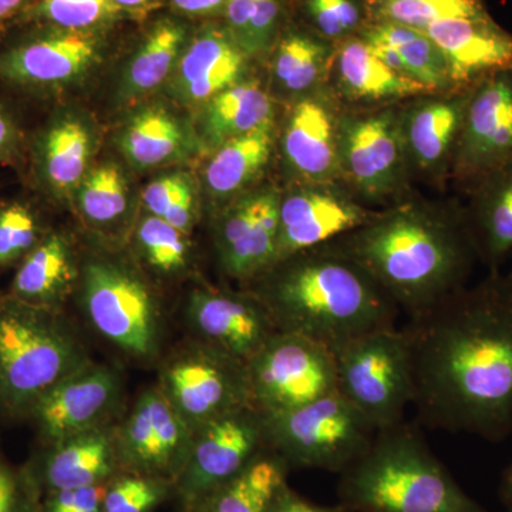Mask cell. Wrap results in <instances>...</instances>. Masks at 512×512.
<instances>
[{
  "label": "cell",
  "mask_w": 512,
  "mask_h": 512,
  "mask_svg": "<svg viewBox=\"0 0 512 512\" xmlns=\"http://www.w3.org/2000/svg\"><path fill=\"white\" fill-rule=\"evenodd\" d=\"M404 332L420 423L490 441L512 433V279L494 272Z\"/></svg>",
  "instance_id": "obj_1"
},
{
  "label": "cell",
  "mask_w": 512,
  "mask_h": 512,
  "mask_svg": "<svg viewBox=\"0 0 512 512\" xmlns=\"http://www.w3.org/2000/svg\"><path fill=\"white\" fill-rule=\"evenodd\" d=\"M373 276L410 319L466 288L478 258L466 215L406 202L330 242Z\"/></svg>",
  "instance_id": "obj_2"
},
{
  "label": "cell",
  "mask_w": 512,
  "mask_h": 512,
  "mask_svg": "<svg viewBox=\"0 0 512 512\" xmlns=\"http://www.w3.org/2000/svg\"><path fill=\"white\" fill-rule=\"evenodd\" d=\"M249 284L278 332L305 336L333 353L366 333L396 326V303L332 244L279 259Z\"/></svg>",
  "instance_id": "obj_3"
},
{
  "label": "cell",
  "mask_w": 512,
  "mask_h": 512,
  "mask_svg": "<svg viewBox=\"0 0 512 512\" xmlns=\"http://www.w3.org/2000/svg\"><path fill=\"white\" fill-rule=\"evenodd\" d=\"M338 495L349 512H487L404 420L377 431L365 453L340 473Z\"/></svg>",
  "instance_id": "obj_4"
},
{
  "label": "cell",
  "mask_w": 512,
  "mask_h": 512,
  "mask_svg": "<svg viewBox=\"0 0 512 512\" xmlns=\"http://www.w3.org/2000/svg\"><path fill=\"white\" fill-rule=\"evenodd\" d=\"M93 360L62 313L3 296L0 301V410L28 419L57 384Z\"/></svg>",
  "instance_id": "obj_5"
},
{
  "label": "cell",
  "mask_w": 512,
  "mask_h": 512,
  "mask_svg": "<svg viewBox=\"0 0 512 512\" xmlns=\"http://www.w3.org/2000/svg\"><path fill=\"white\" fill-rule=\"evenodd\" d=\"M379 431L339 392L291 412L264 414L265 447L298 470L343 473Z\"/></svg>",
  "instance_id": "obj_6"
},
{
  "label": "cell",
  "mask_w": 512,
  "mask_h": 512,
  "mask_svg": "<svg viewBox=\"0 0 512 512\" xmlns=\"http://www.w3.org/2000/svg\"><path fill=\"white\" fill-rule=\"evenodd\" d=\"M83 308L93 329L134 360L156 359L163 338L160 305L133 268L109 258L83 268Z\"/></svg>",
  "instance_id": "obj_7"
},
{
  "label": "cell",
  "mask_w": 512,
  "mask_h": 512,
  "mask_svg": "<svg viewBox=\"0 0 512 512\" xmlns=\"http://www.w3.org/2000/svg\"><path fill=\"white\" fill-rule=\"evenodd\" d=\"M338 392L377 429L402 423L414 399L412 359L404 329L375 330L335 352Z\"/></svg>",
  "instance_id": "obj_8"
},
{
  "label": "cell",
  "mask_w": 512,
  "mask_h": 512,
  "mask_svg": "<svg viewBox=\"0 0 512 512\" xmlns=\"http://www.w3.org/2000/svg\"><path fill=\"white\" fill-rule=\"evenodd\" d=\"M158 387L192 433L252 404L247 363L197 339L164 360Z\"/></svg>",
  "instance_id": "obj_9"
},
{
  "label": "cell",
  "mask_w": 512,
  "mask_h": 512,
  "mask_svg": "<svg viewBox=\"0 0 512 512\" xmlns=\"http://www.w3.org/2000/svg\"><path fill=\"white\" fill-rule=\"evenodd\" d=\"M247 369L252 404L262 414L291 412L338 392L335 353L296 333L276 332Z\"/></svg>",
  "instance_id": "obj_10"
},
{
  "label": "cell",
  "mask_w": 512,
  "mask_h": 512,
  "mask_svg": "<svg viewBox=\"0 0 512 512\" xmlns=\"http://www.w3.org/2000/svg\"><path fill=\"white\" fill-rule=\"evenodd\" d=\"M265 448L264 414L252 404L195 430L187 464L175 483L184 511L204 503Z\"/></svg>",
  "instance_id": "obj_11"
},
{
  "label": "cell",
  "mask_w": 512,
  "mask_h": 512,
  "mask_svg": "<svg viewBox=\"0 0 512 512\" xmlns=\"http://www.w3.org/2000/svg\"><path fill=\"white\" fill-rule=\"evenodd\" d=\"M407 161L396 111L340 116V177L365 200L383 201L396 194L402 187Z\"/></svg>",
  "instance_id": "obj_12"
},
{
  "label": "cell",
  "mask_w": 512,
  "mask_h": 512,
  "mask_svg": "<svg viewBox=\"0 0 512 512\" xmlns=\"http://www.w3.org/2000/svg\"><path fill=\"white\" fill-rule=\"evenodd\" d=\"M190 427L175 412L160 387L144 390L117 426V450L123 471L177 483L192 446Z\"/></svg>",
  "instance_id": "obj_13"
},
{
  "label": "cell",
  "mask_w": 512,
  "mask_h": 512,
  "mask_svg": "<svg viewBox=\"0 0 512 512\" xmlns=\"http://www.w3.org/2000/svg\"><path fill=\"white\" fill-rule=\"evenodd\" d=\"M511 161L512 69L488 74L470 87L454 173L478 183Z\"/></svg>",
  "instance_id": "obj_14"
},
{
  "label": "cell",
  "mask_w": 512,
  "mask_h": 512,
  "mask_svg": "<svg viewBox=\"0 0 512 512\" xmlns=\"http://www.w3.org/2000/svg\"><path fill=\"white\" fill-rule=\"evenodd\" d=\"M123 393L120 373L92 362L42 397L28 419L35 424L42 446H49L113 424Z\"/></svg>",
  "instance_id": "obj_15"
},
{
  "label": "cell",
  "mask_w": 512,
  "mask_h": 512,
  "mask_svg": "<svg viewBox=\"0 0 512 512\" xmlns=\"http://www.w3.org/2000/svg\"><path fill=\"white\" fill-rule=\"evenodd\" d=\"M275 188L235 198L215 225V249L229 278L252 282L276 262L279 204Z\"/></svg>",
  "instance_id": "obj_16"
},
{
  "label": "cell",
  "mask_w": 512,
  "mask_h": 512,
  "mask_svg": "<svg viewBox=\"0 0 512 512\" xmlns=\"http://www.w3.org/2000/svg\"><path fill=\"white\" fill-rule=\"evenodd\" d=\"M185 319L194 339L244 363L278 332L265 306L249 291L194 289Z\"/></svg>",
  "instance_id": "obj_17"
},
{
  "label": "cell",
  "mask_w": 512,
  "mask_h": 512,
  "mask_svg": "<svg viewBox=\"0 0 512 512\" xmlns=\"http://www.w3.org/2000/svg\"><path fill=\"white\" fill-rule=\"evenodd\" d=\"M373 215L332 183L299 185L281 197L276 261L345 237Z\"/></svg>",
  "instance_id": "obj_18"
},
{
  "label": "cell",
  "mask_w": 512,
  "mask_h": 512,
  "mask_svg": "<svg viewBox=\"0 0 512 512\" xmlns=\"http://www.w3.org/2000/svg\"><path fill=\"white\" fill-rule=\"evenodd\" d=\"M99 60L96 36L46 28L0 53V79L43 92L82 79Z\"/></svg>",
  "instance_id": "obj_19"
},
{
  "label": "cell",
  "mask_w": 512,
  "mask_h": 512,
  "mask_svg": "<svg viewBox=\"0 0 512 512\" xmlns=\"http://www.w3.org/2000/svg\"><path fill=\"white\" fill-rule=\"evenodd\" d=\"M116 431L117 426L107 424L42 446L25 466L43 495L110 483L123 471Z\"/></svg>",
  "instance_id": "obj_20"
},
{
  "label": "cell",
  "mask_w": 512,
  "mask_h": 512,
  "mask_svg": "<svg viewBox=\"0 0 512 512\" xmlns=\"http://www.w3.org/2000/svg\"><path fill=\"white\" fill-rule=\"evenodd\" d=\"M339 120L333 101L322 89L293 103L282 134V151L303 184H330L340 177Z\"/></svg>",
  "instance_id": "obj_21"
},
{
  "label": "cell",
  "mask_w": 512,
  "mask_h": 512,
  "mask_svg": "<svg viewBox=\"0 0 512 512\" xmlns=\"http://www.w3.org/2000/svg\"><path fill=\"white\" fill-rule=\"evenodd\" d=\"M424 33L446 56L457 90L470 89L488 74L512 69V36L488 13L441 20Z\"/></svg>",
  "instance_id": "obj_22"
},
{
  "label": "cell",
  "mask_w": 512,
  "mask_h": 512,
  "mask_svg": "<svg viewBox=\"0 0 512 512\" xmlns=\"http://www.w3.org/2000/svg\"><path fill=\"white\" fill-rule=\"evenodd\" d=\"M248 60L227 26H204L188 40L177 64L173 82L175 96L184 103H208L245 80Z\"/></svg>",
  "instance_id": "obj_23"
},
{
  "label": "cell",
  "mask_w": 512,
  "mask_h": 512,
  "mask_svg": "<svg viewBox=\"0 0 512 512\" xmlns=\"http://www.w3.org/2000/svg\"><path fill=\"white\" fill-rule=\"evenodd\" d=\"M470 89L421 96L402 116L407 160L424 171H439L453 160Z\"/></svg>",
  "instance_id": "obj_24"
},
{
  "label": "cell",
  "mask_w": 512,
  "mask_h": 512,
  "mask_svg": "<svg viewBox=\"0 0 512 512\" xmlns=\"http://www.w3.org/2000/svg\"><path fill=\"white\" fill-rule=\"evenodd\" d=\"M93 134L84 121L62 114L37 137L35 168L40 184L55 198L72 197L89 173Z\"/></svg>",
  "instance_id": "obj_25"
},
{
  "label": "cell",
  "mask_w": 512,
  "mask_h": 512,
  "mask_svg": "<svg viewBox=\"0 0 512 512\" xmlns=\"http://www.w3.org/2000/svg\"><path fill=\"white\" fill-rule=\"evenodd\" d=\"M76 276L72 244L60 232L49 231L20 262L9 296L36 308L60 312L73 291Z\"/></svg>",
  "instance_id": "obj_26"
},
{
  "label": "cell",
  "mask_w": 512,
  "mask_h": 512,
  "mask_svg": "<svg viewBox=\"0 0 512 512\" xmlns=\"http://www.w3.org/2000/svg\"><path fill=\"white\" fill-rule=\"evenodd\" d=\"M336 86L352 101H382L424 96L431 93L423 84L400 76L375 55L360 37H349L333 53Z\"/></svg>",
  "instance_id": "obj_27"
},
{
  "label": "cell",
  "mask_w": 512,
  "mask_h": 512,
  "mask_svg": "<svg viewBox=\"0 0 512 512\" xmlns=\"http://www.w3.org/2000/svg\"><path fill=\"white\" fill-rule=\"evenodd\" d=\"M274 119V100L264 86L255 80H242L204 104L198 130L205 146L217 150L232 138Z\"/></svg>",
  "instance_id": "obj_28"
},
{
  "label": "cell",
  "mask_w": 512,
  "mask_h": 512,
  "mask_svg": "<svg viewBox=\"0 0 512 512\" xmlns=\"http://www.w3.org/2000/svg\"><path fill=\"white\" fill-rule=\"evenodd\" d=\"M467 215L478 258L497 268L512 251V161L478 181Z\"/></svg>",
  "instance_id": "obj_29"
},
{
  "label": "cell",
  "mask_w": 512,
  "mask_h": 512,
  "mask_svg": "<svg viewBox=\"0 0 512 512\" xmlns=\"http://www.w3.org/2000/svg\"><path fill=\"white\" fill-rule=\"evenodd\" d=\"M274 136L275 121H271L215 150L205 168V185L214 200L238 198V192L254 183L271 158Z\"/></svg>",
  "instance_id": "obj_30"
},
{
  "label": "cell",
  "mask_w": 512,
  "mask_h": 512,
  "mask_svg": "<svg viewBox=\"0 0 512 512\" xmlns=\"http://www.w3.org/2000/svg\"><path fill=\"white\" fill-rule=\"evenodd\" d=\"M187 43L188 32L183 23L170 18L154 23L127 64L120 87L123 99H140L167 82Z\"/></svg>",
  "instance_id": "obj_31"
},
{
  "label": "cell",
  "mask_w": 512,
  "mask_h": 512,
  "mask_svg": "<svg viewBox=\"0 0 512 512\" xmlns=\"http://www.w3.org/2000/svg\"><path fill=\"white\" fill-rule=\"evenodd\" d=\"M120 147L134 167L154 168L183 160L191 140L174 114L163 107H148L128 121Z\"/></svg>",
  "instance_id": "obj_32"
},
{
  "label": "cell",
  "mask_w": 512,
  "mask_h": 512,
  "mask_svg": "<svg viewBox=\"0 0 512 512\" xmlns=\"http://www.w3.org/2000/svg\"><path fill=\"white\" fill-rule=\"evenodd\" d=\"M335 50L323 37L291 30L281 37L272 56V79L286 96L301 99L318 92L328 79Z\"/></svg>",
  "instance_id": "obj_33"
},
{
  "label": "cell",
  "mask_w": 512,
  "mask_h": 512,
  "mask_svg": "<svg viewBox=\"0 0 512 512\" xmlns=\"http://www.w3.org/2000/svg\"><path fill=\"white\" fill-rule=\"evenodd\" d=\"M289 471L281 457L265 448L241 473L195 508L204 512H268L276 493L288 483Z\"/></svg>",
  "instance_id": "obj_34"
},
{
  "label": "cell",
  "mask_w": 512,
  "mask_h": 512,
  "mask_svg": "<svg viewBox=\"0 0 512 512\" xmlns=\"http://www.w3.org/2000/svg\"><path fill=\"white\" fill-rule=\"evenodd\" d=\"M77 191L80 214L90 227L107 231L126 217L127 178L116 164L99 165L89 171Z\"/></svg>",
  "instance_id": "obj_35"
},
{
  "label": "cell",
  "mask_w": 512,
  "mask_h": 512,
  "mask_svg": "<svg viewBox=\"0 0 512 512\" xmlns=\"http://www.w3.org/2000/svg\"><path fill=\"white\" fill-rule=\"evenodd\" d=\"M366 9L375 23H394L420 32L441 20L487 13L480 0H367Z\"/></svg>",
  "instance_id": "obj_36"
},
{
  "label": "cell",
  "mask_w": 512,
  "mask_h": 512,
  "mask_svg": "<svg viewBox=\"0 0 512 512\" xmlns=\"http://www.w3.org/2000/svg\"><path fill=\"white\" fill-rule=\"evenodd\" d=\"M281 13L282 0H227L225 26L249 59L261 57L274 45Z\"/></svg>",
  "instance_id": "obj_37"
},
{
  "label": "cell",
  "mask_w": 512,
  "mask_h": 512,
  "mask_svg": "<svg viewBox=\"0 0 512 512\" xmlns=\"http://www.w3.org/2000/svg\"><path fill=\"white\" fill-rule=\"evenodd\" d=\"M136 242L144 261L157 274L174 276L187 268L191 251L188 235L167 221L148 214L138 224Z\"/></svg>",
  "instance_id": "obj_38"
},
{
  "label": "cell",
  "mask_w": 512,
  "mask_h": 512,
  "mask_svg": "<svg viewBox=\"0 0 512 512\" xmlns=\"http://www.w3.org/2000/svg\"><path fill=\"white\" fill-rule=\"evenodd\" d=\"M119 15L120 10L110 0H37L25 19L45 28L93 35Z\"/></svg>",
  "instance_id": "obj_39"
},
{
  "label": "cell",
  "mask_w": 512,
  "mask_h": 512,
  "mask_svg": "<svg viewBox=\"0 0 512 512\" xmlns=\"http://www.w3.org/2000/svg\"><path fill=\"white\" fill-rule=\"evenodd\" d=\"M143 204L148 214L190 235L197 222V195L190 177L170 174L148 184L143 192Z\"/></svg>",
  "instance_id": "obj_40"
},
{
  "label": "cell",
  "mask_w": 512,
  "mask_h": 512,
  "mask_svg": "<svg viewBox=\"0 0 512 512\" xmlns=\"http://www.w3.org/2000/svg\"><path fill=\"white\" fill-rule=\"evenodd\" d=\"M175 495V487L163 478L121 471L107 484L104 512H154Z\"/></svg>",
  "instance_id": "obj_41"
},
{
  "label": "cell",
  "mask_w": 512,
  "mask_h": 512,
  "mask_svg": "<svg viewBox=\"0 0 512 512\" xmlns=\"http://www.w3.org/2000/svg\"><path fill=\"white\" fill-rule=\"evenodd\" d=\"M45 235L29 205L12 202L0 207V269L19 265Z\"/></svg>",
  "instance_id": "obj_42"
},
{
  "label": "cell",
  "mask_w": 512,
  "mask_h": 512,
  "mask_svg": "<svg viewBox=\"0 0 512 512\" xmlns=\"http://www.w3.org/2000/svg\"><path fill=\"white\" fill-rule=\"evenodd\" d=\"M396 50L406 63L410 77L423 84L430 92L457 90L451 80L446 56L426 33L421 32L412 42L397 47Z\"/></svg>",
  "instance_id": "obj_43"
},
{
  "label": "cell",
  "mask_w": 512,
  "mask_h": 512,
  "mask_svg": "<svg viewBox=\"0 0 512 512\" xmlns=\"http://www.w3.org/2000/svg\"><path fill=\"white\" fill-rule=\"evenodd\" d=\"M305 10L328 42H343L362 29L363 9L357 0H305Z\"/></svg>",
  "instance_id": "obj_44"
},
{
  "label": "cell",
  "mask_w": 512,
  "mask_h": 512,
  "mask_svg": "<svg viewBox=\"0 0 512 512\" xmlns=\"http://www.w3.org/2000/svg\"><path fill=\"white\" fill-rule=\"evenodd\" d=\"M42 498L28 467L15 466L0 451V512H39Z\"/></svg>",
  "instance_id": "obj_45"
},
{
  "label": "cell",
  "mask_w": 512,
  "mask_h": 512,
  "mask_svg": "<svg viewBox=\"0 0 512 512\" xmlns=\"http://www.w3.org/2000/svg\"><path fill=\"white\" fill-rule=\"evenodd\" d=\"M107 484L45 494L39 512H104Z\"/></svg>",
  "instance_id": "obj_46"
},
{
  "label": "cell",
  "mask_w": 512,
  "mask_h": 512,
  "mask_svg": "<svg viewBox=\"0 0 512 512\" xmlns=\"http://www.w3.org/2000/svg\"><path fill=\"white\" fill-rule=\"evenodd\" d=\"M268 512H349L342 504L320 505L306 500L289 484L282 485L276 493Z\"/></svg>",
  "instance_id": "obj_47"
},
{
  "label": "cell",
  "mask_w": 512,
  "mask_h": 512,
  "mask_svg": "<svg viewBox=\"0 0 512 512\" xmlns=\"http://www.w3.org/2000/svg\"><path fill=\"white\" fill-rule=\"evenodd\" d=\"M22 153V134L12 116L0 104V163H15Z\"/></svg>",
  "instance_id": "obj_48"
},
{
  "label": "cell",
  "mask_w": 512,
  "mask_h": 512,
  "mask_svg": "<svg viewBox=\"0 0 512 512\" xmlns=\"http://www.w3.org/2000/svg\"><path fill=\"white\" fill-rule=\"evenodd\" d=\"M178 12L195 18L220 15L224 12L227 0H170Z\"/></svg>",
  "instance_id": "obj_49"
},
{
  "label": "cell",
  "mask_w": 512,
  "mask_h": 512,
  "mask_svg": "<svg viewBox=\"0 0 512 512\" xmlns=\"http://www.w3.org/2000/svg\"><path fill=\"white\" fill-rule=\"evenodd\" d=\"M37 0H0V32L13 22L25 19Z\"/></svg>",
  "instance_id": "obj_50"
},
{
  "label": "cell",
  "mask_w": 512,
  "mask_h": 512,
  "mask_svg": "<svg viewBox=\"0 0 512 512\" xmlns=\"http://www.w3.org/2000/svg\"><path fill=\"white\" fill-rule=\"evenodd\" d=\"M370 47H372L375 55L379 57V59L382 60V62L386 64L389 69H392L393 72L400 74V76L407 77V79H412V77H410L409 70H407L406 63H404L402 56H400V53L397 52L396 49L386 46Z\"/></svg>",
  "instance_id": "obj_51"
},
{
  "label": "cell",
  "mask_w": 512,
  "mask_h": 512,
  "mask_svg": "<svg viewBox=\"0 0 512 512\" xmlns=\"http://www.w3.org/2000/svg\"><path fill=\"white\" fill-rule=\"evenodd\" d=\"M114 6L121 12L130 13V15H144L150 12L157 5L158 0H110Z\"/></svg>",
  "instance_id": "obj_52"
},
{
  "label": "cell",
  "mask_w": 512,
  "mask_h": 512,
  "mask_svg": "<svg viewBox=\"0 0 512 512\" xmlns=\"http://www.w3.org/2000/svg\"><path fill=\"white\" fill-rule=\"evenodd\" d=\"M500 497L505 510H512V463L505 470L503 480H501Z\"/></svg>",
  "instance_id": "obj_53"
},
{
  "label": "cell",
  "mask_w": 512,
  "mask_h": 512,
  "mask_svg": "<svg viewBox=\"0 0 512 512\" xmlns=\"http://www.w3.org/2000/svg\"><path fill=\"white\" fill-rule=\"evenodd\" d=\"M184 512H204V511L198 510V508H192V510H185Z\"/></svg>",
  "instance_id": "obj_54"
},
{
  "label": "cell",
  "mask_w": 512,
  "mask_h": 512,
  "mask_svg": "<svg viewBox=\"0 0 512 512\" xmlns=\"http://www.w3.org/2000/svg\"><path fill=\"white\" fill-rule=\"evenodd\" d=\"M3 296H0V301H2Z\"/></svg>",
  "instance_id": "obj_55"
},
{
  "label": "cell",
  "mask_w": 512,
  "mask_h": 512,
  "mask_svg": "<svg viewBox=\"0 0 512 512\" xmlns=\"http://www.w3.org/2000/svg\"><path fill=\"white\" fill-rule=\"evenodd\" d=\"M505 512H512V510H507V511H505Z\"/></svg>",
  "instance_id": "obj_56"
}]
</instances>
